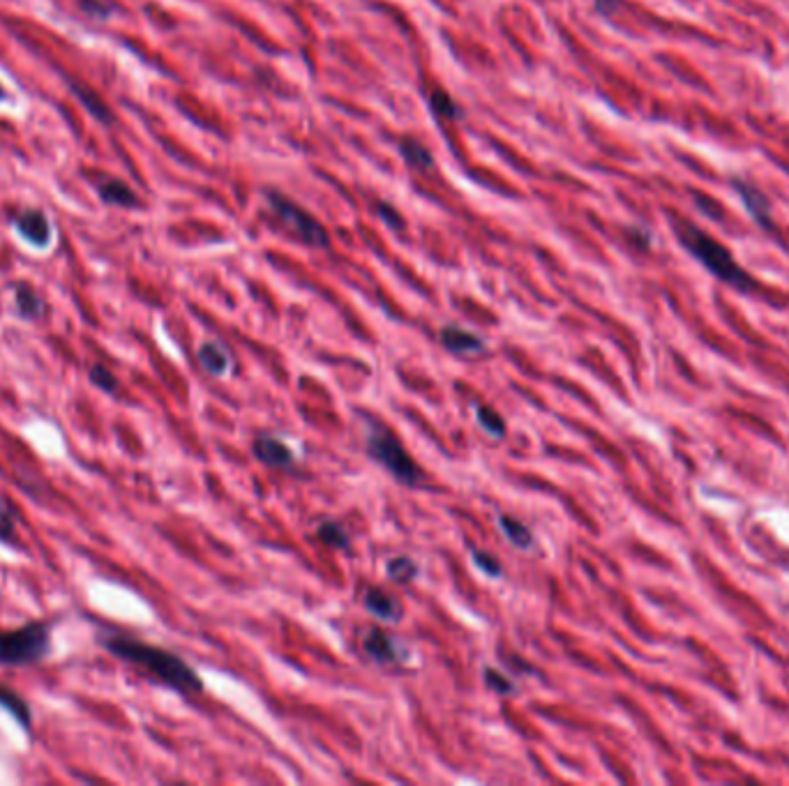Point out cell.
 Returning <instances> with one entry per match:
<instances>
[{
  "instance_id": "obj_20",
  "label": "cell",
  "mask_w": 789,
  "mask_h": 786,
  "mask_svg": "<svg viewBox=\"0 0 789 786\" xmlns=\"http://www.w3.org/2000/svg\"><path fill=\"white\" fill-rule=\"evenodd\" d=\"M0 542L16 547L19 544V533H16V515L12 510V505L0 496Z\"/></svg>"
},
{
  "instance_id": "obj_4",
  "label": "cell",
  "mask_w": 789,
  "mask_h": 786,
  "mask_svg": "<svg viewBox=\"0 0 789 786\" xmlns=\"http://www.w3.org/2000/svg\"><path fill=\"white\" fill-rule=\"evenodd\" d=\"M51 621H30L0 632V666H26L51 653Z\"/></svg>"
},
{
  "instance_id": "obj_2",
  "label": "cell",
  "mask_w": 789,
  "mask_h": 786,
  "mask_svg": "<svg viewBox=\"0 0 789 786\" xmlns=\"http://www.w3.org/2000/svg\"><path fill=\"white\" fill-rule=\"evenodd\" d=\"M672 228L674 234H677L679 243H681L701 266L707 267L711 275H716L721 282L731 284V287L739 288V291H751V288H755V279L734 261V257H731L725 245H721L716 238L704 234L701 228H697L695 224H690L688 219L672 217Z\"/></svg>"
},
{
  "instance_id": "obj_13",
  "label": "cell",
  "mask_w": 789,
  "mask_h": 786,
  "mask_svg": "<svg viewBox=\"0 0 789 786\" xmlns=\"http://www.w3.org/2000/svg\"><path fill=\"white\" fill-rule=\"evenodd\" d=\"M98 194L104 204L121 205V208H137L139 205V196L132 192L130 184L118 178H104L98 184Z\"/></svg>"
},
{
  "instance_id": "obj_27",
  "label": "cell",
  "mask_w": 789,
  "mask_h": 786,
  "mask_svg": "<svg viewBox=\"0 0 789 786\" xmlns=\"http://www.w3.org/2000/svg\"><path fill=\"white\" fill-rule=\"evenodd\" d=\"M485 683H488L494 692H499V695H512V692H515V683L494 669H485Z\"/></svg>"
},
{
  "instance_id": "obj_23",
  "label": "cell",
  "mask_w": 789,
  "mask_h": 786,
  "mask_svg": "<svg viewBox=\"0 0 789 786\" xmlns=\"http://www.w3.org/2000/svg\"><path fill=\"white\" fill-rule=\"evenodd\" d=\"M88 379H90V383L95 385L98 390H102V393L107 394H116L118 393V379L116 374H113L111 369L104 367V364H90V369H88Z\"/></svg>"
},
{
  "instance_id": "obj_26",
  "label": "cell",
  "mask_w": 789,
  "mask_h": 786,
  "mask_svg": "<svg viewBox=\"0 0 789 786\" xmlns=\"http://www.w3.org/2000/svg\"><path fill=\"white\" fill-rule=\"evenodd\" d=\"M79 5H81V10L86 12L88 16H93V19H109V16L113 15V5L111 0H79Z\"/></svg>"
},
{
  "instance_id": "obj_6",
  "label": "cell",
  "mask_w": 789,
  "mask_h": 786,
  "mask_svg": "<svg viewBox=\"0 0 789 786\" xmlns=\"http://www.w3.org/2000/svg\"><path fill=\"white\" fill-rule=\"evenodd\" d=\"M15 228L19 231L21 238L33 247H49L54 228H51L49 217L42 210H24L15 217Z\"/></svg>"
},
{
  "instance_id": "obj_11",
  "label": "cell",
  "mask_w": 789,
  "mask_h": 786,
  "mask_svg": "<svg viewBox=\"0 0 789 786\" xmlns=\"http://www.w3.org/2000/svg\"><path fill=\"white\" fill-rule=\"evenodd\" d=\"M363 648H365L367 655L372 660L381 662V665H394L400 660V653H397V641H393V636L385 634L384 630H370L363 639Z\"/></svg>"
},
{
  "instance_id": "obj_21",
  "label": "cell",
  "mask_w": 789,
  "mask_h": 786,
  "mask_svg": "<svg viewBox=\"0 0 789 786\" xmlns=\"http://www.w3.org/2000/svg\"><path fill=\"white\" fill-rule=\"evenodd\" d=\"M385 574H388L390 582L402 583V586H405V583H409L411 579L418 574V565H416L409 556H394V559L388 561Z\"/></svg>"
},
{
  "instance_id": "obj_16",
  "label": "cell",
  "mask_w": 789,
  "mask_h": 786,
  "mask_svg": "<svg viewBox=\"0 0 789 786\" xmlns=\"http://www.w3.org/2000/svg\"><path fill=\"white\" fill-rule=\"evenodd\" d=\"M69 86H72V90H74V95H77L79 102H81L83 107L88 109V111L93 113V116L98 118L100 122H111L113 121L111 109H109L107 104L102 102V98H100L98 92L90 90V88H86V86H81V83H77V81H72Z\"/></svg>"
},
{
  "instance_id": "obj_25",
  "label": "cell",
  "mask_w": 789,
  "mask_h": 786,
  "mask_svg": "<svg viewBox=\"0 0 789 786\" xmlns=\"http://www.w3.org/2000/svg\"><path fill=\"white\" fill-rule=\"evenodd\" d=\"M471 559H473V565H478V568H480L485 574H489V577H501L503 574L501 563H499V559L497 556H492V553L473 549Z\"/></svg>"
},
{
  "instance_id": "obj_15",
  "label": "cell",
  "mask_w": 789,
  "mask_h": 786,
  "mask_svg": "<svg viewBox=\"0 0 789 786\" xmlns=\"http://www.w3.org/2000/svg\"><path fill=\"white\" fill-rule=\"evenodd\" d=\"M499 529H501L503 538L517 549H529L533 547V533L521 524L520 519L510 515H499Z\"/></svg>"
},
{
  "instance_id": "obj_22",
  "label": "cell",
  "mask_w": 789,
  "mask_h": 786,
  "mask_svg": "<svg viewBox=\"0 0 789 786\" xmlns=\"http://www.w3.org/2000/svg\"><path fill=\"white\" fill-rule=\"evenodd\" d=\"M476 420L492 438L506 436V423L492 406H476Z\"/></svg>"
},
{
  "instance_id": "obj_17",
  "label": "cell",
  "mask_w": 789,
  "mask_h": 786,
  "mask_svg": "<svg viewBox=\"0 0 789 786\" xmlns=\"http://www.w3.org/2000/svg\"><path fill=\"white\" fill-rule=\"evenodd\" d=\"M0 708H5L7 713L15 715L16 722H21V727L30 728L33 724V713H30V706L21 699L16 692H12L10 687L0 685Z\"/></svg>"
},
{
  "instance_id": "obj_12",
  "label": "cell",
  "mask_w": 789,
  "mask_h": 786,
  "mask_svg": "<svg viewBox=\"0 0 789 786\" xmlns=\"http://www.w3.org/2000/svg\"><path fill=\"white\" fill-rule=\"evenodd\" d=\"M734 187H736V192H739L741 199H743L748 213L755 217V222L760 224V226L771 228V205H769V201H766V196L762 194L757 187L741 183V180H736Z\"/></svg>"
},
{
  "instance_id": "obj_24",
  "label": "cell",
  "mask_w": 789,
  "mask_h": 786,
  "mask_svg": "<svg viewBox=\"0 0 789 786\" xmlns=\"http://www.w3.org/2000/svg\"><path fill=\"white\" fill-rule=\"evenodd\" d=\"M429 107H432V111L437 113L438 118H446V121H455V118L459 116L458 104H455L453 98L446 95L444 90H434L432 95H429Z\"/></svg>"
},
{
  "instance_id": "obj_3",
  "label": "cell",
  "mask_w": 789,
  "mask_h": 786,
  "mask_svg": "<svg viewBox=\"0 0 789 786\" xmlns=\"http://www.w3.org/2000/svg\"><path fill=\"white\" fill-rule=\"evenodd\" d=\"M365 447L367 455L379 461L397 482L406 487H416L423 482V471L405 450L400 438L376 420H365Z\"/></svg>"
},
{
  "instance_id": "obj_9",
  "label": "cell",
  "mask_w": 789,
  "mask_h": 786,
  "mask_svg": "<svg viewBox=\"0 0 789 786\" xmlns=\"http://www.w3.org/2000/svg\"><path fill=\"white\" fill-rule=\"evenodd\" d=\"M441 344L455 355H478L485 351V340L458 326H446L441 330Z\"/></svg>"
},
{
  "instance_id": "obj_14",
  "label": "cell",
  "mask_w": 789,
  "mask_h": 786,
  "mask_svg": "<svg viewBox=\"0 0 789 786\" xmlns=\"http://www.w3.org/2000/svg\"><path fill=\"white\" fill-rule=\"evenodd\" d=\"M15 298L16 311H19V316L24 320H37L42 319L44 311H47V305H44V300L39 298V293L35 291L33 287H28V284H16Z\"/></svg>"
},
{
  "instance_id": "obj_8",
  "label": "cell",
  "mask_w": 789,
  "mask_h": 786,
  "mask_svg": "<svg viewBox=\"0 0 789 786\" xmlns=\"http://www.w3.org/2000/svg\"><path fill=\"white\" fill-rule=\"evenodd\" d=\"M363 604H365V609L376 621L384 623H397L402 618V613H405L400 600L390 595L388 591H384V588H370V591L365 592V597H363Z\"/></svg>"
},
{
  "instance_id": "obj_10",
  "label": "cell",
  "mask_w": 789,
  "mask_h": 786,
  "mask_svg": "<svg viewBox=\"0 0 789 786\" xmlns=\"http://www.w3.org/2000/svg\"><path fill=\"white\" fill-rule=\"evenodd\" d=\"M199 364L210 376L222 379V376H229L231 367H234V360H231V353L222 344H217V341H205L199 349Z\"/></svg>"
},
{
  "instance_id": "obj_7",
  "label": "cell",
  "mask_w": 789,
  "mask_h": 786,
  "mask_svg": "<svg viewBox=\"0 0 789 786\" xmlns=\"http://www.w3.org/2000/svg\"><path fill=\"white\" fill-rule=\"evenodd\" d=\"M252 450H254V456L261 461L263 466L268 468L284 471V468H291L293 464H296V452H293L284 441L270 436V434H261V436L254 441Z\"/></svg>"
},
{
  "instance_id": "obj_5",
  "label": "cell",
  "mask_w": 789,
  "mask_h": 786,
  "mask_svg": "<svg viewBox=\"0 0 789 786\" xmlns=\"http://www.w3.org/2000/svg\"><path fill=\"white\" fill-rule=\"evenodd\" d=\"M266 199H268V205L275 213V217H278L293 236H298L302 243L312 245V247H328L331 238H328V231L323 228V224L319 222V219H314L307 210H302L300 205L293 204L289 196L279 194V192H268Z\"/></svg>"
},
{
  "instance_id": "obj_18",
  "label": "cell",
  "mask_w": 789,
  "mask_h": 786,
  "mask_svg": "<svg viewBox=\"0 0 789 786\" xmlns=\"http://www.w3.org/2000/svg\"><path fill=\"white\" fill-rule=\"evenodd\" d=\"M400 151H402V157H405L406 164H409L411 169L425 171V169H429V166L434 164V160H432V155H429V151L423 146V143L418 141V139H411V136L402 139V141H400Z\"/></svg>"
},
{
  "instance_id": "obj_29",
  "label": "cell",
  "mask_w": 789,
  "mask_h": 786,
  "mask_svg": "<svg viewBox=\"0 0 789 786\" xmlns=\"http://www.w3.org/2000/svg\"><path fill=\"white\" fill-rule=\"evenodd\" d=\"M5 100V90H3V86H0V102Z\"/></svg>"
},
{
  "instance_id": "obj_28",
  "label": "cell",
  "mask_w": 789,
  "mask_h": 786,
  "mask_svg": "<svg viewBox=\"0 0 789 786\" xmlns=\"http://www.w3.org/2000/svg\"><path fill=\"white\" fill-rule=\"evenodd\" d=\"M379 215H381V219H384V222L388 224L390 228H397V231H402V228H405V219H402V215L397 213V210H394L393 205L381 204L379 205Z\"/></svg>"
},
{
  "instance_id": "obj_1",
  "label": "cell",
  "mask_w": 789,
  "mask_h": 786,
  "mask_svg": "<svg viewBox=\"0 0 789 786\" xmlns=\"http://www.w3.org/2000/svg\"><path fill=\"white\" fill-rule=\"evenodd\" d=\"M98 641L102 648H107L118 660L137 665L139 669L148 671L153 678H157L162 685L175 689V692H181V695H196V692L204 689L201 676L183 657L164 651L160 645H151L139 639H132V636L116 634L100 636Z\"/></svg>"
},
{
  "instance_id": "obj_19",
  "label": "cell",
  "mask_w": 789,
  "mask_h": 786,
  "mask_svg": "<svg viewBox=\"0 0 789 786\" xmlns=\"http://www.w3.org/2000/svg\"><path fill=\"white\" fill-rule=\"evenodd\" d=\"M317 535L323 544H328V547H332V549H349V544H351V538H349V533L344 530V526L337 524V521H332V519L321 521V524H319V529H317Z\"/></svg>"
}]
</instances>
